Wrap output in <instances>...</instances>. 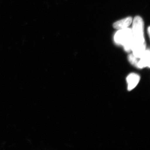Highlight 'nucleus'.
Masks as SVG:
<instances>
[{
    "label": "nucleus",
    "instance_id": "2",
    "mask_svg": "<svg viewBox=\"0 0 150 150\" xmlns=\"http://www.w3.org/2000/svg\"><path fill=\"white\" fill-rule=\"evenodd\" d=\"M133 40L132 31L127 28L120 30L115 36V41L117 43L124 45L125 50L128 52L131 50Z\"/></svg>",
    "mask_w": 150,
    "mask_h": 150
},
{
    "label": "nucleus",
    "instance_id": "3",
    "mask_svg": "<svg viewBox=\"0 0 150 150\" xmlns=\"http://www.w3.org/2000/svg\"><path fill=\"white\" fill-rule=\"evenodd\" d=\"M140 80V77L139 75L134 73L130 74L126 79L128 84V90L131 91L135 88L139 82Z\"/></svg>",
    "mask_w": 150,
    "mask_h": 150
},
{
    "label": "nucleus",
    "instance_id": "1",
    "mask_svg": "<svg viewBox=\"0 0 150 150\" xmlns=\"http://www.w3.org/2000/svg\"><path fill=\"white\" fill-rule=\"evenodd\" d=\"M144 23L141 17L134 18L132 26L133 43L143 44L145 43L144 37Z\"/></svg>",
    "mask_w": 150,
    "mask_h": 150
},
{
    "label": "nucleus",
    "instance_id": "6",
    "mask_svg": "<svg viewBox=\"0 0 150 150\" xmlns=\"http://www.w3.org/2000/svg\"><path fill=\"white\" fill-rule=\"evenodd\" d=\"M128 59L131 64L137 67V65L139 61V58L134 56L133 54H130L128 56Z\"/></svg>",
    "mask_w": 150,
    "mask_h": 150
},
{
    "label": "nucleus",
    "instance_id": "7",
    "mask_svg": "<svg viewBox=\"0 0 150 150\" xmlns=\"http://www.w3.org/2000/svg\"><path fill=\"white\" fill-rule=\"evenodd\" d=\"M150 27L148 28V35H149V36L150 37Z\"/></svg>",
    "mask_w": 150,
    "mask_h": 150
},
{
    "label": "nucleus",
    "instance_id": "5",
    "mask_svg": "<svg viewBox=\"0 0 150 150\" xmlns=\"http://www.w3.org/2000/svg\"><path fill=\"white\" fill-rule=\"evenodd\" d=\"M146 67H150V51L149 50L145 51L138 62L137 68L142 69Z\"/></svg>",
    "mask_w": 150,
    "mask_h": 150
},
{
    "label": "nucleus",
    "instance_id": "4",
    "mask_svg": "<svg viewBox=\"0 0 150 150\" xmlns=\"http://www.w3.org/2000/svg\"><path fill=\"white\" fill-rule=\"evenodd\" d=\"M133 18L131 17L126 18L114 23L113 24V27L118 30L126 29L131 24Z\"/></svg>",
    "mask_w": 150,
    "mask_h": 150
}]
</instances>
